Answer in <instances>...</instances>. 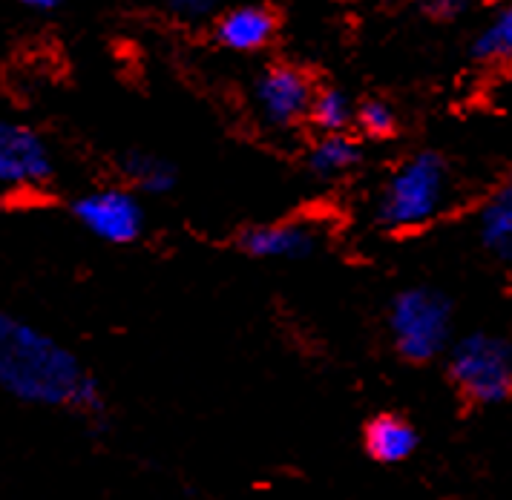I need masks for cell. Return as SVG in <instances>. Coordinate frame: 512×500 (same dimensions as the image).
<instances>
[{
  "label": "cell",
  "mask_w": 512,
  "mask_h": 500,
  "mask_svg": "<svg viewBox=\"0 0 512 500\" xmlns=\"http://www.w3.org/2000/svg\"><path fill=\"white\" fill-rule=\"evenodd\" d=\"M420 3L435 18H458L466 6H469V0H420Z\"/></svg>",
  "instance_id": "cell-18"
},
{
  "label": "cell",
  "mask_w": 512,
  "mask_h": 500,
  "mask_svg": "<svg viewBox=\"0 0 512 500\" xmlns=\"http://www.w3.org/2000/svg\"><path fill=\"white\" fill-rule=\"evenodd\" d=\"M354 130L369 141H389L400 130V118H397V110L389 101L366 98V101H357Z\"/></svg>",
  "instance_id": "cell-16"
},
{
  "label": "cell",
  "mask_w": 512,
  "mask_h": 500,
  "mask_svg": "<svg viewBox=\"0 0 512 500\" xmlns=\"http://www.w3.org/2000/svg\"><path fill=\"white\" fill-rule=\"evenodd\" d=\"M357 101L340 87H317L308 110V124L317 127V133H351L354 127Z\"/></svg>",
  "instance_id": "cell-14"
},
{
  "label": "cell",
  "mask_w": 512,
  "mask_h": 500,
  "mask_svg": "<svg viewBox=\"0 0 512 500\" xmlns=\"http://www.w3.org/2000/svg\"><path fill=\"white\" fill-rule=\"evenodd\" d=\"M452 196V170L438 150H418L397 161L383 179L372 205L374 228L406 236L441 219Z\"/></svg>",
  "instance_id": "cell-2"
},
{
  "label": "cell",
  "mask_w": 512,
  "mask_h": 500,
  "mask_svg": "<svg viewBox=\"0 0 512 500\" xmlns=\"http://www.w3.org/2000/svg\"><path fill=\"white\" fill-rule=\"evenodd\" d=\"M472 58L478 64H510L512 61V0L504 3L472 41Z\"/></svg>",
  "instance_id": "cell-15"
},
{
  "label": "cell",
  "mask_w": 512,
  "mask_h": 500,
  "mask_svg": "<svg viewBox=\"0 0 512 500\" xmlns=\"http://www.w3.org/2000/svg\"><path fill=\"white\" fill-rule=\"evenodd\" d=\"M55 179V153L41 130L0 115V190L38 193Z\"/></svg>",
  "instance_id": "cell-6"
},
{
  "label": "cell",
  "mask_w": 512,
  "mask_h": 500,
  "mask_svg": "<svg viewBox=\"0 0 512 500\" xmlns=\"http://www.w3.org/2000/svg\"><path fill=\"white\" fill-rule=\"evenodd\" d=\"M443 360L449 383L469 406L492 409L512 403V340L472 331L455 337Z\"/></svg>",
  "instance_id": "cell-4"
},
{
  "label": "cell",
  "mask_w": 512,
  "mask_h": 500,
  "mask_svg": "<svg viewBox=\"0 0 512 500\" xmlns=\"http://www.w3.org/2000/svg\"><path fill=\"white\" fill-rule=\"evenodd\" d=\"M363 147L354 133H320L305 153V167L320 182H343L360 167Z\"/></svg>",
  "instance_id": "cell-12"
},
{
  "label": "cell",
  "mask_w": 512,
  "mask_h": 500,
  "mask_svg": "<svg viewBox=\"0 0 512 500\" xmlns=\"http://www.w3.org/2000/svg\"><path fill=\"white\" fill-rule=\"evenodd\" d=\"M314 81L294 64H268L259 69L251 84V104L256 118L271 130H294L308 121L311 98H314Z\"/></svg>",
  "instance_id": "cell-7"
},
{
  "label": "cell",
  "mask_w": 512,
  "mask_h": 500,
  "mask_svg": "<svg viewBox=\"0 0 512 500\" xmlns=\"http://www.w3.org/2000/svg\"><path fill=\"white\" fill-rule=\"evenodd\" d=\"M216 44L236 55H254L274 44L277 15L262 3H239L216 15L213 23Z\"/></svg>",
  "instance_id": "cell-9"
},
{
  "label": "cell",
  "mask_w": 512,
  "mask_h": 500,
  "mask_svg": "<svg viewBox=\"0 0 512 500\" xmlns=\"http://www.w3.org/2000/svg\"><path fill=\"white\" fill-rule=\"evenodd\" d=\"M323 245L320 230L305 219L259 222L239 230L236 248L256 262H305Z\"/></svg>",
  "instance_id": "cell-8"
},
{
  "label": "cell",
  "mask_w": 512,
  "mask_h": 500,
  "mask_svg": "<svg viewBox=\"0 0 512 500\" xmlns=\"http://www.w3.org/2000/svg\"><path fill=\"white\" fill-rule=\"evenodd\" d=\"M386 331L395 354L409 365H429L446 357L455 342V308L441 288H400L386 308Z\"/></svg>",
  "instance_id": "cell-3"
},
{
  "label": "cell",
  "mask_w": 512,
  "mask_h": 500,
  "mask_svg": "<svg viewBox=\"0 0 512 500\" xmlns=\"http://www.w3.org/2000/svg\"><path fill=\"white\" fill-rule=\"evenodd\" d=\"M18 6H26V9H35V12H52L58 9L64 0H15Z\"/></svg>",
  "instance_id": "cell-19"
},
{
  "label": "cell",
  "mask_w": 512,
  "mask_h": 500,
  "mask_svg": "<svg viewBox=\"0 0 512 500\" xmlns=\"http://www.w3.org/2000/svg\"><path fill=\"white\" fill-rule=\"evenodd\" d=\"M478 242L489 256L512 268V179L498 184L478 210Z\"/></svg>",
  "instance_id": "cell-11"
},
{
  "label": "cell",
  "mask_w": 512,
  "mask_h": 500,
  "mask_svg": "<svg viewBox=\"0 0 512 500\" xmlns=\"http://www.w3.org/2000/svg\"><path fill=\"white\" fill-rule=\"evenodd\" d=\"M72 222L95 242L130 248L147 233V205L127 184H101L78 193L70 205Z\"/></svg>",
  "instance_id": "cell-5"
},
{
  "label": "cell",
  "mask_w": 512,
  "mask_h": 500,
  "mask_svg": "<svg viewBox=\"0 0 512 500\" xmlns=\"http://www.w3.org/2000/svg\"><path fill=\"white\" fill-rule=\"evenodd\" d=\"M222 0H164V9L170 18L182 23H202L219 15Z\"/></svg>",
  "instance_id": "cell-17"
},
{
  "label": "cell",
  "mask_w": 512,
  "mask_h": 500,
  "mask_svg": "<svg viewBox=\"0 0 512 500\" xmlns=\"http://www.w3.org/2000/svg\"><path fill=\"white\" fill-rule=\"evenodd\" d=\"M179 182L173 161L150 150H133L121 159V184L136 190L141 199L167 196Z\"/></svg>",
  "instance_id": "cell-13"
},
{
  "label": "cell",
  "mask_w": 512,
  "mask_h": 500,
  "mask_svg": "<svg viewBox=\"0 0 512 500\" xmlns=\"http://www.w3.org/2000/svg\"><path fill=\"white\" fill-rule=\"evenodd\" d=\"M418 446V426L397 411H380L363 426V452L377 466H400L415 457Z\"/></svg>",
  "instance_id": "cell-10"
},
{
  "label": "cell",
  "mask_w": 512,
  "mask_h": 500,
  "mask_svg": "<svg viewBox=\"0 0 512 500\" xmlns=\"http://www.w3.org/2000/svg\"><path fill=\"white\" fill-rule=\"evenodd\" d=\"M0 391L29 409L101 420L107 397L87 363L32 319L0 308Z\"/></svg>",
  "instance_id": "cell-1"
}]
</instances>
